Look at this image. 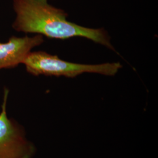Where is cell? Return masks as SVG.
<instances>
[{"mask_svg": "<svg viewBox=\"0 0 158 158\" xmlns=\"http://www.w3.org/2000/svg\"><path fill=\"white\" fill-rule=\"evenodd\" d=\"M44 42L43 36L36 35L22 38L12 36L6 42H0V70L13 69L23 64L32 49Z\"/></svg>", "mask_w": 158, "mask_h": 158, "instance_id": "cell-4", "label": "cell"}, {"mask_svg": "<svg viewBox=\"0 0 158 158\" xmlns=\"http://www.w3.org/2000/svg\"><path fill=\"white\" fill-rule=\"evenodd\" d=\"M9 91L4 89L0 113V158H30L32 148L8 118L6 102Z\"/></svg>", "mask_w": 158, "mask_h": 158, "instance_id": "cell-3", "label": "cell"}, {"mask_svg": "<svg viewBox=\"0 0 158 158\" xmlns=\"http://www.w3.org/2000/svg\"><path fill=\"white\" fill-rule=\"evenodd\" d=\"M28 73L35 76H64L74 78L85 73L114 76L122 68L119 63L85 64L69 62L44 51L31 52L23 63Z\"/></svg>", "mask_w": 158, "mask_h": 158, "instance_id": "cell-2", "label": "cell"}, {"mask_svg": "<svg viewBox=\"0 0 158 158\" xmlns=\"http://www.w3.org/2000/svg\"><path fill=\"white\" fill-rule=\"evenodd\" d=\"M15 31L36 34L56 40L83 37L114 50L110 37L104 29L86 28L67 19L68 14L51 6L48 0H13Z\"/></svg>", "mask_w": 158, "mask_h": 158, "instance_id": "cell-1", "label": "cell"}]
</instances>
